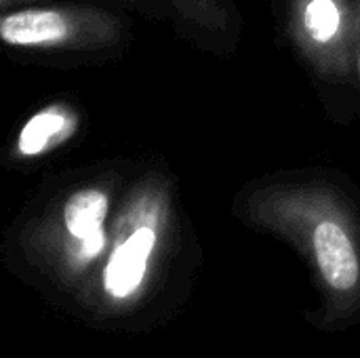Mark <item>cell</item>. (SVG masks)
Instances as JSON below:
<instances>
[{
  "label": "cell",
  "mask_w": 360,
  "mask_h": 358,
  "mask_svg": "<svg viewBox=\"0 0 360 358\" xmlns=\"http://www.w3.org/2000/svg\"><path fill=\"white\" fill-rule=\"evenodd\" d=\"M0 38L25 51H101L118 44L122 23L116 15L80 6H32L6 13Z\"/></svg>",
  "instance_id": "cell-4"
},
{
  "label": "cell",
  "mask_w": 360,
  "mask_h": 358,
  "mask_svg": "<svg viewBox=\"0 0 360 358\" xmlns=\"http://www.w3.org/2000/svg\"><path fill=\"white\" fill-rule=\"evenodd\" d=\"M15 2H23V0H0V4H2L4 8H8V6L15 4Z\"/></svg>",
  "instance_id": "cell-7"
},
{
  "label": "cell",
  "mask_w": 360,
  "mask_h": 358,
  "mask_svg": "<svg viewBox=\"0 0 360 358\" xmlns=\"http://www.w3.org/2000/svg\"><path fill=\"white\" fill-rule=\"evenodd\" d=\"M173 224V192L165 175L148 173L124 194L110 226L99 287L112 302L135 298L150 279Z\"/></svg>",
  "instance_id": "cell-2"
},
{
  "label": "cell",
  "mask_w": 360,
  "mask_h": 358,
  "mask_svg": "<svg viewBox=\"0 0 360 358\" xmlns=\"http://www.w3.org/2000/svg\"><path fill=\"white\" fill-rule=\"evenodd\" d=\"M110 209L112 188L101 181L59 194L25 228L32 257L61 276H80L108 251Z\"/></svg>",
  "instance_id": "cell-3"
},
{
  "label": "cell",
  "mask_w": 360,
  "mask_h": 358,
  "mask_svg": "<svg viewBox=\"0 0 360 358\" xmlns=\"http://www.w3.org/2000/svg\"><path fill=\"white\" fill-rule=\"evenodd\" d=\"M129 2H143V0H129Z\"/></svg>",
  "instance_id": "cell-9"
},
{
  "label": "cell",
  "mask_w": 360,
  "mask_h": 358,
  "mask_svg": "<svg viewBox=\"0 0 360 358\" xmlns=\"http://www.w3.org/2000/svg\"><path fill=\"white\" fill-rule=\"evenodd\" d=\"M289 32L304 59L327 78H346L359 53V0H291Z\"/></svg>",
  "instance_id": "cell-5"
},
{
  "label": "cell",
  "mask_w": 360,
  "mask_h": 358,
  "mask_svg": "<svg viewBox=\"0 0 360 358\" xmlns=\"http://www.w3.org/2000/svg\"><path fill=\"white\" fill-rule=\"evenodd\" d=\"M80 129L78 112L63 101L49 103L32 114L15 139V156L30 160L40 158L68 143Z\"/></svg>",
  "instance_id": "cell-6"
},
{
  "label": "cell",
  "mask_w": 360,
  "mask_h": 358,
  "mask_svg": "<svg viewBox=\"0 0 360 358\" xmlns=\"http://www.w3.org/2000/svg\"><path fill=\"white\" fill-rule=\"evenodd\" d=\"M251 224L295 243L340 300L360 289V234L352 207L327 184H274L249 194Z\"/></svg>",
  "instance_id": "cell-1"
},
{
  "label": "cell",
  "mask_w": 360,
  "mask_h": 358,
  "mask_svg": "<svg viewBox=\"0 0 360 358\" xmlns=\"http://www.w3.org/2000/svg\"><path fill=\"white\" fill-rule=\"evenodd\" d=\"M356 72H359V78H360V38H359V53H356Z\"/></svg>",
  "instance_id": "cell-8"
}]
</instances>
